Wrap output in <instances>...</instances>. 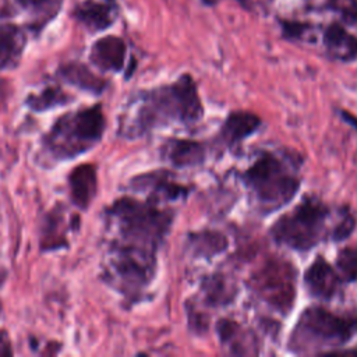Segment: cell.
<instances>
[{
  "instance_id": "7a4b0ae2",
  "label": "cell",
  "mask_w": 357,
  "mask_h": 357,
  "mask_svg": "<svg viewBox=\"0 0 357 357\" xmlns=\"http://www.w3.org/2000/svg\"><path fill=\"white\" fill-rule=\"evenodd\" d=\"M357 335V314H339L322 305L305 308L293 326L287 349L296 354L331 353Z\"/></svg>"
},
{
  "instance_id": "9a60e30c",
  "label": "cell",
  "mask_w": 357,
  "mask_h": 357,
  "mask_svg": "<svg viewBox=\"0 0 357 357\" xmlns=\"http://www.w3.org/2000/svg\"><path fill=\"white\" fill-rule=\"evenodd\" d=\"M205 146L187 138H173L163 145V158L174 167H194L205 160Z\"/></svg>"
},
{
  "instance_id": "484cf974",
  "label": "cell",
  "mask_w": 357,
  "mask_h": 357,
  "mask_svg": "<svg viewBox=\"0 0 357 357\" xmlns=\"http://www.w3.org/2000/svg\"><path fill=\"white\" fill-rule=\"evenodd\" d=\"M356 227V218L350 212L347 206L339 208L337 211V219L333 222L332 231H331V240L332 241H343L346 240Z\"/></svg>"
},
{
  "instance_id": "f546056e",
  "label": "cell",
  "mask_w": 357,
  "mask_h": 357,
  "mask_svg": "<svg viewBox=\"0 0 357 357\" xmlns=\"http://www.w3.org/2000/svg\"><path fill=\"white\" fill-rule=\"evenodd\" d=\"M342 117H343L346 121H349V124H353V126L357 128V119H356L353 114H350V113L342 110Z\"/></svg>"
},
{
  "instance_id": "d6986e66",
  "label": "cell",
  "mask_w": 357,
  "mask_h": 357,
  "mask_svg": "<svg viewBox=\"0 0 357 357\" xmlns=\"http://www.w3.org/2000/svg\"><path fill=\"white\" fill-rule=\"evenodd\" d=\"M201 291L204 293L205 303L211 307H223L230 304L236 294L234 283L223 273H213L204 278L201 283Z\"/></svg>"
},
{
  "instance_id": "44dd1931",
  "label": "cell",
  "mask_w": 357,
  "mask_h": 357,
  "mask_svg": "<svg viewBox=\"0 0 357 357\" xmlns=\"http://www.w3.org/2000/svg\"><path fill=\"white\" fill-rule=\"evenodd\" d=\"M60 73L73 85L86 89V91H91V92H95V93H99L105 86V82L100 78H98L95 74H92L88 70V67H85L84 64H79V63L64 64L60 68Z\"/></svg>"
},
{
  "instance_id": "4dcf8cb0",
  "label": "cell",
  "mask_w": 357,
  "mask_h": 357,
  "mask_svg": "<svg viewBox=\"0 0 357 357\" xmlns=\"http://www.w3.org/2000/svg\"><path fill=\"white\" fill-rule=\"evenodd\" d=\"M346 353H350V354H357V349H353V350H349Z\"/></svg>"
},
{
  "instance_id": "8992f818",
  "label": "cell",
  "mask_w": 357,
  "mask_h": 357,
  "mask_svg": "<svg viewBox=\"0 0 357 357\" xmlns=\"http://www.w3.org/2000/svg\"><path fill=\"white\" fill-rule=\"evenodd\" d=\"M105 131L102 107L95 105L59 117L43 137V149L54 160H68L93 148Z\"/></svg>"
},
{
  "instance_id": "603a6c76",
  "label": "cell",
  "mask_w": 357,
  "mask_h": 357,
  "mask_svg": "<svg viewBox=\"0 0 357 357\" xmlns=\"http://www.w3.org/2000/svg\"><path fill=\"white\" fill-rule=\"evenodd\" d=\"M25 11L33 15L40 25L50 21L61 8L63 0H15Z\"/></svg>"
},
{
  "instance_id": "6da1fadb",
  "label": "cell",
  "mask_w": 357,
  "mask_h": 357,
  "mask_svg": "<svg viewBox=\"0 0 357 357\" xmlns=\"http://www.w3.org/2000/svg\"><path fill=\"white\" fill-rule=\"evenodd\" d=\"M204 116L197 84L190 74H181L174 82L141 92L132 110L126 113L120 134L135 138L167 124H194Z\"/></svg>"
},
{
  "instance_id": "5bb4252c",
  "label": "cell",
  "mask_w": 357,
  "mask_h": 357,
  "mask_svg": "<svg viewBox=\"0 0 357 357\" xmlns=\"http://www.w3.org/2000/svg\"><path fill=\"white\" fill-rule=\"evenodd\" d=\"M262 124L259 116L245 110L231 112L220 127V139L227 146H234L252 135Z\"/></svg>"
},
{
  "instance_id": "52a82bcc",
  "label": "cell",
  "mask_w": 357,
  "mask_h": 357,
  "mask_svg": "<svg viewBox=\"0 0 357 357\" xmlns=\"http://www.w3.org/2000/svg\"><path fill=\"white\" fill-rule=\"evenodd\" d=\"M155 250L116 240L112 241L105 276L127 297H134L148 287L155 276Z\"/></svg>"
},
{
  "instance_id": "cb8c5ba5",
  "label": "cell",
  "mask_w": 357,
  "mask_h": 357,
  "mask_svg": "<svg viewBox=\"0 0 357 357\" xmlns=\"http://www.w3.org/2000/svg\"><path fill=\"white\" fill-rule=\"evenodd\" d=\"M68 99L70 96L64 93L59 86H47L40 95L29 96L26 103L29 105L31 109L36 112H42V110H49L57 106H63L67 102H70Z\"/></svg>"
},
{
  "instance_id": "1f68e13d",
  "label": "cell",
  "mask_w": 357,
  "mask_h": 357,
  "mask_svg": "<svg viewBox=\"0 0 357 357\" xmlns=\"http://www.w3.org/2000/svg\"><path fill=\"white\" fill-rule=\"evenodd\" d=\"M0 311H1V304H0Z\"/></svg>"
},
{
  "instance_id": "4fadbf2b",
  "label": "cell",
  "mask_w": 357,
  "mask_h": 357,
  "mask_svg": "<svg viewBox=\"0 0 357 357\" xmlns=\"http://www.w3.org/2000/svg\"><path fill=\"white\" fill-rule=\"evenodd\" d=\"M219 342L230 354H258V343L252 333L230 318H222L216 325Z\"/></svg>"
},
{
  "instance_id": "8fae6325",
  "label": "cell",
  "mask_w": 357,
  "mask_h": 357,
  "mask_svg": "<svg viewBox=\"0 0 357 357\" xmlns=\"http://www.w3.org/2000/svg\"><path fill=\"white\" fill-rule=\"evenodd\" d=\"M126 43L121 38L107 35L98 39L89 52V60L102 71H121L126 61Z\"/></svg>"
},
{
  "instance_id": "4316f807",
  "label": "cell",
  "mask_w": 357,
  "mask_h": 357,
  "mask_svg": "<svg viewBox=\"0 0 357 357\" xmlns=\"http://www.w3.org/2000/svg\"><path fill=\"white\" fill-rule=\"evenodd\" d=\"M333 7L349 24L357 22V0H335Z\"/></svg>"
},
{
  "instance_id": "277c9868",
  "label": "cell",
  "mask_w": 357,
  "mask_h": 357,
  "mask_svg": "<svg viewBox=\"0 0 357 357\" xmlns=\"http://www.w3.org/2000/svg\"><path fill=\"white\" fill-rule=\"evenodd\" d=\"M241 181L265 213L287 205L300 188L296 166L268 151H264L241 173Z\"/></svg>"
},
{
  "instance_id": "d4e9b609",
  "label": "cell",
  "mask_w": 357,
  "mask_h": 357,
  "mask_svg": "<svg viewBox=\"0 0 357 357\" xmlns=\"http://www.w3.org/2000/svg\"><path fill=\"white\" fill-rule=\"evenodd\" d=\"M336 271L343 282H357V248L343 247L336 257Z\"/></svg>"
},
{
  "instance_id": "30bf717a",
  "label": "cell",
  "mask_w": 357,
  "mask_h": 357,
  "mask_svg": "<svg viewBox=\"0 0 357 357\" xmlns=\"http://www.w3.org/2000/svg\"><path fill=\"white\" fill-rule=\"evenodd\" d=\"M173 178L174 177H172L169 172L158 170L135 177L131 181V187L135 191L148 192V199L155 202L176 201L178 198H185L190 190Z\"/></svg>"
},
{
  "instance_id": "5b68a950",
  "label": "cell",
  "mask_w": 357,
  "mask_h": 357,
  "mask_svg": "<svg viewBox=\"0 0 357 357\" xmlns=\"http://www.w3.org/2000/svg\"><path fill=\"white\" fill-rule=\"evenodd\" d=\"M332 209L315 197H304L290 212L271 227L272 238L294 251H310L321 241L331 240Z\"/></svg>"
},
{
  "instance_id": "3957f363",
  "label": "cell",
  "mask_w": 357,
  "mask_h": 357,
  "mask_svg": "<svg viewBox=\"0 0 357 357\" xmlns=\"http://www.w3.org/2000/svg\"><path fill=\"white\" fill-rule=\"evenodd\" d=\"M107 216L114 225L119 238L116 241L146 247L158 251L170 231L174 213L172 209L158 206V202L123 197L109 209Z\"/></svg>"
},
{
  "instance_id": "ac0fdd59",
  "label": "cell",
  "mask_w": 357,
  "mask_h": 357,
  "mask_svg": "<svg viewBox=\"0 0 357 357\" xmlns=\"http://www.w3.org/2000/svg\"><path fill=\"white\" fill-rule=\"evenodd\" d=\"M26 43L25 33L13 24H0V70L18 64Z\"/></svg>"
},
{
  "instance_id": "ffe728a7",
  "label": "cell",
  "mask_w": 357,
  "mask_h": 357,
  "mask_svg": "<svg viewBox=\"0 0 357 357\" xmlns=\"http://www.w3.org/2000/svg\"><path fill=\"white\" fill-rule=\"evenodd\" d=\"M188 245L195 257L211 258L226 250L227 240L222 233L204 230L191 233L188 236Z\"/></svg>"
},
{
  "instance_id": "83f0119b",
  "label": "cell",
  "mask_w": 357,
  "mask_h": 357,
  "mask_svg": "<svg viewBox=\"0 0 357 357\" xmlns=\"http://www.w3.org/2000/svg\"><path fill=\"white\" fill-rule=\"evenodd\" d=\"M283 35L287 39H300L303 38L304 32L308 31V25L297 21H283L282 22Z\"/></svg>"
},
{
  "instance_id": "7402d4cb",
  "label": "cell",
  "mask_w": 357,
  "mask_h": 357,
  "mask_svg": "<svg viewBox=\"0 0 357 357\" xmlns=\"http://www.w3.org/2000/svg\"><path fill=\"white\" fill-rule=\"evenodd\" d=\"M66 223L63 213L57 209L52 211L45 218V227H43V240L42 247L45 250H54L60 245H66L64 234L60 231V227H63Z\"/></svg>"
},
{
  "instance_id": "f1b7e54d",
  "label": "cell",
  "mask_w": 357,
  "mask_h": 357,
  "mask_svg": "<svg viewBox=\"0 0 357 357\" xmlns=\"http://www.w3.org/2000/svg\"><path fill=\"white\" fill-rule=\"evenodd\" d=\"M13 354V349H11V342L8 339L7 332L0 331V356H10Z\"/></svg>"
},
{
  "instance_id": "2e32d148",
  "label": "cell",
  "mask_w": 357,
  "mask_h": 357,
  "mask_svg": "<svg viewBox=\"0 0 357 357\" xmlns=\"http://www.w3.org/2000/svg\"><path fill=\"white\" fill-rule=\"evenodd\" d=\"M324 45L328 54L340 61L357 59V38L349 33L340 24H331L324 32Z\"/></svg>"
},
{
  "instance_id": "ba28073f",
  "label": "cell",
  "mask_w": 357,
  "mask_h": 357,
  "mask_svg": "<svg viewBox=\"0 0 357 357\" xmlns=\"http://www.w3.org/2000/svg\"><path fill=\"white\" fill-rule=\"evenodd\" d=\"M294 266L282 258L266 259L248 279L251 291L279 314H289L296 298Z\"/></svg>"
},
{
  "instance_id": "7c38bea8",
  "label": "cell",
  "mask_w": 357,
  "mask_h": 357,
  "mask_svg": "<svg viewBox=\"0 0 357 357\" xmlns=\"http://www.w3.org/2000/svg\"><path fill=\"white\" fill-rule=\"evenodd\" d=\"M73 17L91 32H99L114 22L116 6L110 0H84L75 6Z\"/></svg>"
},
{
  "instance_id": "e0dca14e",
  "label": "cell",
  "mask_w": 357,
  "mask_h": 357,
  "mask_svg": "<svg viewBox=\"0 0 357 357\" xmlns=\"http://www.w3.org/2000/svg\"><path fill=\"white\" fill-rule=\"evenodd\" d=\"M73 202L81 209H86L96 194V172L92 165L77 166L68 177Z\"/></svg>"
},
{
  "instance_id": "9c48e42d",
  "label": "cell",
  "mask_w": 357,
  "mask_h": 357,
  "mask_svg": "<svg viewBox=\"0 0 357 357\" xmlns=\"http://www.w3.org/2000/svg\"><path fill=\"white\" fill-rule=\"evenodd\" d=\"M339 272L321 255H318L304 273V284L311 297L322 301L335 298L342 290Z\"/></svg>"
}]
</instances>
